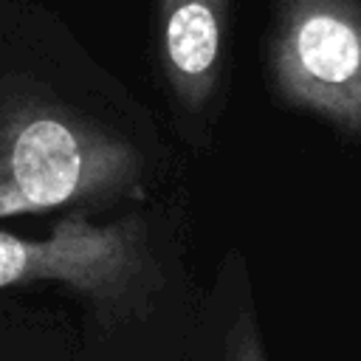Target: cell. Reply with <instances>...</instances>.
Segmentation results:
<instances>
[{
    "instance_id": "obj_2",
    "label": "cell",
    "mask_w": 361,
    "mask_h": 361,
    "mask_svg": "<svg viewBox=\"0 0 361 361\" xmlns=\"http://www.w3.org/2000/svg\"><path fill=\"white\" fill-rule=\"evenodd\" d=\"M34 282L65 285L113 322L147 302L158 268L138 217L93 226L85 214H65L45 240L0 231V290Z\"/></svg>"
},
{
    "instance_id": "obj_3",
    "label": "cell",
    "mask_w": 361,
    "mask_h": 361,
    "mask_svg": "<svg viewBox=\"0 0 361 361\" xmlns=\"http://www.w3.org/2000/svg\"><path fill=\"white\" fill-rule=\"evenodd\" d=\"M271 73L285 102L361 135V3L282 0Z\"/></svg>"
},
{
    "instance_id": "obj_4",
    "label": "cell",
    "mask_w": 361,
    "mask_h": 361,
    "mask_svg": "<svg viewBox=\"0 0 361 361\" xmlns=\"http://www.w3.org/2000/svg\"><path fill=\"white\" fill-rule=\"evenodd\" d=\"M226 11L228 0H161V62L186 110H200L217 87Z\"/></svg>"
},
{
    "instance_id": "obj_5",
    "label": "cell",
    "mask_w": 361,
    "mask_h": 361,
    "mask_svg": "<svg viewBox=\"0 0 361 361\" xmlns=\"http://www.w3.org/2000/svg\"><path fill=\"white\" fill-rule=\"evenodd\" d=\"M223 361H265L262 341H259V333H257L251 313H243L234 322V327L228 330Z\"/></svg>"
},
{
    "instance_id": "obj_1",
    "label": "cell",
    "mask_w": 361,
    "mask_h": 361,
    "mask_svg": "<svg viewBox=\"0 0 361 361\" xmlns=\"http://www.w3.org/2000/svg\"><path fill=\"white\" fill-rule=\"evenodd\" d=\"M138 178L133 144L71 107L37 96L0 102V217L118 197Z\"/></svg>"
}]
</instances>
